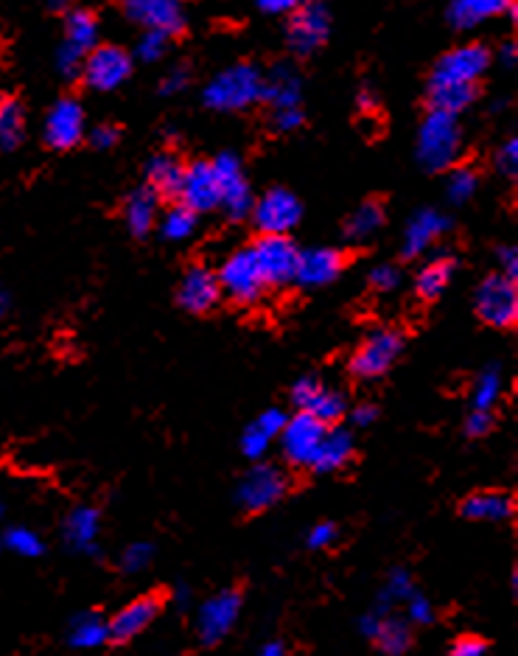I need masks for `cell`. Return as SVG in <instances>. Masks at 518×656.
Returning a JSON list of instances; mask_svg holds the SVG:
<instances>
[{"label": "cell", "instance_id": "1", "mask_svg": "<svg viewBox=\"0 0 518 656\" xmlns=\"http://www.w3.org/2000/svg\"><path fill=\"white\" fill-rule=\"evenodd\" d=\"M263 96V73L258 71L256 64L241 62L233 64L230 71L219 73L213 82L205 90V105L210 110L221 112H239L247 110L250 105L261 101Z\"/></svg>", "mask_w": 518, "mask_h": 656}, {"label": "cell", "instance_id": "2", "mask_svg": "<svg viewBox=\"0 0 518 656\" xmlns=\"http://www.w3.org/2000/svg\"><path fill=\"white\" fill-rule=\"evenodd\" d=\"M462 147L460 123L446 112H429L420 123L418 158L429 171H446L457 163Z\"/></svg>", "mask_w": 518, "mask_h": 656}, {"label": "cell", "instance_id": "3", "mask_svg": "<svg viewBox=\"0 0 518 656\" xmlns=\"http://www.w3.org/2000/svg\"><path fill=\"white\" fill-rule=\"evenodd\" d=\"M401 351L404 337L398 335L396 328H376L353 351L348 370L356 379H379V376H385L398 362Z\"/></svg>", "mask_w": 518, "mask_h": 656}, {"label": "cell", "instance_id": "4", "mask_svg": "<svg viewBox=\"0 0 518 656\" xmlns=\"http://www.w3.org/2000/svg\"><path fill=\"white\" fill-rule=\"evenodd\" d=\"M250 250L267 289L286 287L298 278L300 250L289 236H258Z\"/></svg>", "mask_w": 518, "mask_h": 656}, {"label": "cell", "instance_id": "5", "mask_svg": "<svg viewBox=\"0 0 518 656\" xmlns=\"http://www.w3.org/2000/svg\"><path fill=\"white\" fill-rule=\"evenodd\" d=\"M99 42V18L90 9H68L64 14V46L59 51V68L64 77L77 79L88 53Z\"/></svg>", "mask_w": 518, "mask_h": 656}, {"label": "cell", "instance_id": "6", "mask_svg": "<svg viewBox=\"0 0 518 656\" xmlns=\"http://www.w3.org/2000/svg\"><path fill=\"white\" fill-rule=\"evenodd\" d=\"M216 278H219L221 292L241 306L258 304L263 298V292H267V284H263L261 270H258L256 256H252L250 247H241L233 256H228V261L221 265Z\"/></svg>", "mask_w": 518, "mask_h": 656}, {"label": "cell", "instance_id": "7", "mask_svg": "<svg viewBox=\"0 0 518 656\" xmlns=\"http://www.w3.org/2000/svg\"><path fill=\"white\" fill-rule=\"evenodd\" d=\"M490 64V51L479 42L460 46L455 51L442 53L437 59L435 71L429 77V88H446V85H479Z\"/></svg>", "mask_w": 518, "mask_h": 656}, {"label": "cell", "instance_id": "8", "mask_svg": "<svg viewBox=\"0 0 518 656\" xmlns=\"http://www.w3.org/2000/svg\"><path fill=\"white\" fill-rule=\"evenodd\" d=\"M477 315L479 320L494 328H512L518 320V292L516 281L496 272L488 276L477 289Z\"/></svg>", "mask_w": 518, "mask_h": 656}, {"label": "cell", "instance_id": "9", "mask_svg": "<svg viewBox=\"0 0 518 656\" xmlns=\"http://www.w3.org/2000/svg\"><path fill=\"white\" fill-rule=\"evenodd\" d=\"M326 433V424H320L315 416H309V413H298V416L286 421L283 433H280L283 457L295 466V469H311Z\"/></svg>", "mask_w": 518, "mask_h": 656}, {"label": "cell", "instance_id": "10", "mask_svg": "<svg viewBox=\"0 0 518 656\" xmlns=\"http://www.w3.org/2000/svg\"><path fill=\"white\" fill-rule=\"evenodd\" d=\"M331 31V14L322 3H298L286 23V40L298 57H311Z\"/></svg>", "mask_w": 518, "mask_h": 656}, {"label": "cell", "instance_id": "11", "mask_svg": "<svg viewBox=\"0 0 518 656\" xmlns=\"http://www.w3.org/2000/svg\"><path fill=\"white\" fill-rule=\"evenodd\" d=\"M79 77L88 88L107 93L121 88L132 77V57L121 46H96L84 59Z\"/></svg>", "mask_w": 518, "mask_h": 656}, {"label": "cell", "instance_id": "12", "mask_svg": "<svg viewBox=\"0 0 518 656\" xmlns=\"http://www.w3.org/2000/svg\"><path fill=\"white\" fill-rule=\"evenodd\" d=\"M289 491V477L275 466H256L245 475L236 491V503L247 514H261V510L272 508L275 503L286 497Z\"/></svg>", "mask_w": 518, "mask_h": 656}, {"label": "cell", "instance_id": "13", "mask_svg": "<svg viewBox=\"0 0 518 656\" xmlns=\"http://www.w3.org/2000/svg\"><path fill=\"white\" fill-rule=\"evenodd\" d=\"M216 171V180H219V193L221 206L233 222L247 219V213H252V191L250 182H247L245 169H241V160L236 155L225 152L216 160H210Z\"/></svg>", "mask_w": 518, "mask_h": 656}, {"label": "cell", "instance_id": "14", "mask_svg": "<svg viewBox=\"0 0 518 656\" xmlns=\"http://www.w3.org/2000/svg\"><path fill=\"white\" fill-rule=\"evenodd\" d=\"M303 217V206L286 188H272L258 202H252V219H256L261 236H286Z\"/></svg>", "mask_w": 518, "mask_h": 656}, {"label": "cell", "instance_id": "15", "mask_svg": "<svg viewBox=\"0 0 518 656\" xmlns=\"http://www.w3.org/2000/svg\"><path fill=\"white\" fill-rule=\"evenodd\" d=\"M84 138V110L73 96H64L48 110L46 127H42V141L53 152H68L79 147Z\"/></svg>", "mask_w": 518, "mask_h": 656}, {"label": "cell", "instance_id": "16", "mask_svg": "<svg viewBox=\"0 0 518 656\" xmlns=\"http://www.w3.org/2000/svg\"><path fill=\"white\" fill-rule=\"evenodd\" d=\"M241 612V593L239 589H225L202 604L197 615V632L205 645H216L228 637L230 628L236 626Z\"/></svg>", "mask_w": 518, "mask_h": 656}, {"label": "cell", "instance_id": "17", "mask_svg": "<svg viewBox=\"0 0 518 656\" xmlns=\"http://www.w3.org/2000/svg\"><path fill=\"white\" fill-rule=\"evenodd\" d=\"M123 14L132 23L143 26L146 31L163 34L169 40L186 31V12L180 3H171V0H132V3H123Z\"/></svg>", "mask_w": 518, "mask_h": 656}, {"label": "cell", "instance_id": "18", "mask_svg": "<svg viewBox=\"0 0 518 656\" xmlns=\"http://www.w3.org/2000/svg\"><path fill=\"white\" fill-rule=\"evenodd\" d=\"M166 606V595L163 593H149V595H140V598H135L132 604L123 606L121 612H118L112 620H107V626H110V639L112 643H129V639H135L138 634H143L146 628L152 626L155 620L160 617V612H163Z\"/></svg>", "mask_w": 518, "mask_h": 656}, {"label": "cell", "instance_id": "19", "mask_svg": "<svg viewBox=\"0 0 518 656\" xmlns=\"http://www.w3.org/2000/svg\"><path fill=\"white\" fill-rule=\"evenodd\" d=\"M180 206H186L193 213H208L221 206L219 180H216L213 163L197 160V163L186 166V180H182L180 188Z\"/></svg>", "mask_w": 518, "mask_h": 656}, {"label": "cell", "instance_id": "20", "mask_svg": "<svg viewBox=\"0 0 518 656\" xmlns=\"http://www.w3.org/2000/svg\"><path fill=\"white\" fill-rule=\"evenodd\" d=\"M219 298L221 287L216 272L208 270L205 265L188 267L180 281V289H177V304L186 311H191V315H208V311L216 309Z\"/></svg>", "mask_w": 518, "mask_h": 656}, {"label": "cell", "instance_id": "21", "mask_svg": "<svg viewBox=\"0 0 518 656\" xmlns=\"http://www.w3.org/2000/svg\"><path fill=\"white\" fill-rule=\"evenodd\" d=\"M348 267V252L333 250V247H320V250L300 252L298 278L295 281L303 287H322L339 278Z\"/></svg>", "mask_w": 518, "mask_h": 656}, {"label": "cell", "instance_id": "22", "mask_svg": "<svg viewBox=\"0 0 518 656\" xmlns=\"http://www.w3.org/2000/svg\"><path fill=\"white\" fill-rule=\"evenodd\" d=\"M186 180V163L177 152H160L146 166V188L158 200H180V188Z\"/></svg>", "mask_w": 518, "mask_h": 656}, {"label": "cell", "instance_id": "23", "mask_svg": "<svg viewBox=\"0 0 518 656\" xmlns=\"http://www.w3.org/2000/svg\"><path fill=\"white\" fill-rule=\"evenodd\" d=\"M367 637H373L376 645L385 650L387 656H401L404 650L412 645V632L404 620L398 617H381V615H367L361 620Z\"/></svg>", "mask_w": 518, "mask_h": 656}, {"label": "cell", "instance_id": "24", "mask_svg": "<svg viewBox=\"0 0 518 656\" xmlns=\"http://www.w3.org/2000/svg\"><path fill=\"white\" fill-rule=\"evenodd\" d=\"M449 230V219L442 217L437 211H420L415 213L412 222H409L407 233H404V247L401 256L404 258H418L437 236H442Z\"/></svg>", "mask_w": 518, "mask_h": 656}, {"label": "cell", "instance_id": "25", "mask_svg": "<svg viewBox=\"0 0 518 656\" xmlns=\"http://www.w3.org/2000/svg\"><path fill=\"white\" fill-rule=\"evenodd\" d=\"M158 197L146 186L135 188L132 193L123 202V219H127V228L135 239H146V236L155 230L158 222Z\"/></svg>", "mask_w": 518, "mask_h": 656}, {"label": "cell", "instance_id": "26", "mask_svg": "<svg viewBox=\"0 0 518 656\" xmlns=\"http://www.w3.org/2000/svg\"><path fill=\"white\" fill-rule=\"evenodd\" d=\"M516 503L507 491H477L460 503V514L474 521H505L510 519Z\"/></svg>", "mask_w": 518, "mask_h": 656}, {"label": "cell", "instance_id": "27", "mask_svg": "<svg viewBox=\"0 0 518 656\" xmlns=\"http://www.w3.org/2000/svg\"><path fill=\"white\" fill-rule=\"evenodd\" d=\"M350 457H353V435L345 427H328L311 471H320V475H326V471H339L350 464Z\"/></svg>", "mask_w": 518, "mask_h": 656}, {"label": "cell", "instance_id": "28", "mask_svg": "<svg viewBox=\"0 0 518 656\" xmlns=\"http://www.w3.org/2000/svg\"><path fill=\"white\" fill-rule=\"evenodd\" d=\"M457 258L455 256H437L431 261H426V267H420V272L415 276V292L420 300H435L440 298L442 289L449 287V281L455 278Z\"/></svg>", "mask_w": 518, "mask_h": 656}, {"label": "cell", "instance_id": "29", "mask_svg": "<svg viewBox=\"0 0 518 656\" xmlns=\"http://www.w3.org/2000/svg\"><path fill=\"white\" fill-rule=\"evenodd\" d=\"M26 138V107L18 96L0 93V149H18Z\"/></svg>", "mask_w": 518, "mask_h": 656}, {"label": "cell", "instance_id": "30", "mask_svg": "<svg viewBox=\"0 0 518 656\" xmlns=\"http://www.w3.org/2000/svg\"><path fill=\"white\" fill-rule=\"evenodd\" d=\"M477 99L479 85H446V88H429V93H426L429 112H446V116L455 118Z\"/></svg>", "mask_w": 518, "mask_h": 656}, {"label": "cell", "instance_id": "31", "mask_svg": "<svg viewBox=\"0 0 518 656\" xmlns=\"http://www.w3.org/2000/svg\"><path fill=\"white\" fill-rule=\"evenodd\" d=\"M263 101L272 105V110H295L300 105V79L286 68H275L269 79H263Z\"/></svg>", "mask_w": 518, "mask_h": 656}, {"label": "cell", "instance_id": "32", "mask_svg": "<svg viewBox=\"0 0 518 656\" xmlns=\"http://www.w3.org/2000/svg\"><path fill=\"white\" fill-rule=\"evenodd\" d=\"M385 222H387L385 200H381V197H370V200L361 202L359 211L345 222V236H348L350 241L370 239V236H373Z\"/></svg>", "mask_w": 518, "mask_h": 656}, {"label": "cell", "instance_id": "33", "mask_svg": "<svg viewBox=\"0 0 518 656\" xmlns=\"http://www.w3.org/2000/svg\"><path fill=\"white\" fill-rule=\"evenodd\" d=\"M68 639H70V645L79 650L99 648V645L110 643V626H107L104 617L96 615V612H84V615L73 617Z\"/></svg>", "mask_w": 518, "mask_h": 656}, {"label": "cell", "instance_id": "34", "mask_svg": "<svg viewBox=\"0 0 518 656\" xmlns=\"http://www.w3.org/2000/svg\"><path fill=\"white\" fill-rule=\"evenodd\" d=\"M99 536V510L96 508H77L64 519V539L70 547L90 553Z\"/></svg>", "mask_w": 518, "mask_h": 656}, {"label": "cell", "instance_id": "35", "mask_svg": "<svg viewBox=\"0 0 518 656\" xmlns=\"http://www.w3.org/2000/svg\"><path fill=\"white\" fill-rule=\"evenodd\" d=\"M499 12H516V9L510 3H496V0H460L449 7V20L457 29H471Z\"/></svg>", "mask_w": 518, "mask_h": 656}, {"label": "cell", "instance_id": "36", "mask_svg": "<svg viewBox=\"0 0 518 656\" xmlns=\"http://www.w3.org/2000/svg\"><path fill=\"white\" fill-rule=\"evenodd\" d=\"M303 413L315 416L317 421L326 424V427H337V424L348 416V405H345L342 392H333L322 387V390L317 392V399L309 405V410Z\"/></svg>", "mask_w": 518, "mask_h": 656}, {"label": "cell", "instance_id": "37", "mask_svg": "<svg viewBox=\"0 0 518 656\" xmlns=\"http://www.w3.org/2000/svg\"><path fill=\"white\" fill-rule=\"evenodd\" d=\"M193 228H197V213L188 211V208L180 206V202H177V206L166 213L163 225H160L163 236L171 241L188 239V236L193 233Z\"/></svg>", "mask_w": 518, "mask_h": 656}, {"label": "cell", "instance_id": "38", "mask_svg": "<svg viewBox=\"0 0 518 656\" xmlns=\"http://www.w3.org/2000/svg\"><path fill=\"white\" fill-rule=\"evenodd\" d=\"M479 186V175L471 169V166H457V169L449 171V182H446V191H449L451 202L462 206L466 200H471L474 191Z\"/></svg>", "mask_w": 518, "mask_h": 656}, {"label": "cell", "instance_id": "39", "mask_svg": "<svg viewBox=\"0 0 518 656\" xmlns=\"http://www.w3.org/2000/svg\"><path fill=\"white\" fill-rule=\"evenodd\" d=\"M3 545L23 558H37V556H42V550H46V545H42L40 536L29 528H12L7 536H3Z\"/></svg>", "mask_w": 518, "mask_h": 656}, {"label": "cell", "instance_id": "40", "mask_svg": "<svg viewBox=\"0 0 518 656\" xmlns=\"http://www.w3.org/2000/svg\"><path fill=\"white\" fill-rule=\"evenodd\" d=\"M499 370L490 368L485 370L482 376H479L477 381V390H474V410H485V413H494V405L496 399H499Z\"/></svg>", "mask_w": 518, "mask_h": 656}, {"label": "cell", "instance_id": "41", "mask_svg": "<svg viewBox=\"0 0 518 656\" xmlns=\"http://www.w3.org/2000/svg\"><path fill=\"white\" fill-rule=\"evenodd\" d=\"M269 444H272V435H269L267 429L258 427L256 421H252L250 427L245 429V435H241V451H245L247 457H252V460L263 457V451L269 449Z\"/></svg>", "mask_w": 518, "mask_h": 656}, {"label": "cell", "instance_id": "42", "mask_svg": "<svg viewBox=\"0 0 518 656\" xmlns=\"http://www.w3.org/2000/svg\"><path fill=\"white\" fill-rule=\"evenodd\" d=\"M322 390V381L317 379V376H303V379L295 381V387H291V401L300 407V413L309 410L311 401L317 399V392Z\"/></svg>", "mask_w": 518, "mask_h": 656}, {"label": "cell", "instance_id": "43", "mask_svg": "<svg viewBox=\"0 0 518 656\" xmlns=\"http://www.w3.org/2000/svg\"><path fill=\"white\" fill-rule=\"evenodd\" d=\"M169 37L163 34H155V31H146L143 40L138 42V57L143 59V62H158L160 57L166 53V48H169Z\"/></svg>", "mask_w": 518, "mask_h": 656}, {"label": "cell", "instance_id": "44", "mask_svg": "<svg viewBox=\"0 0 518 656\" xmlns=\"http://www.w3.org/2000/svg\"><path fill=\"white\" fill-rule=\"evenodd\" d=\"M488 654V643H485L482 637H477V634H466V637L455 639V645H451L449 656H485Z\"/></svg>", "mask_w": 518, "mask_h": 656}, {"label": "cell", "instance_id": "45", "mask_svg": "<svg viewBox=\"0 0 518 656\" xmlns=\"http://www.w3.org/2000/svg\"><path fill=\"white\" fill-rule=\"evenodd\" d=\"M118 141H121V127H116V123H101L90 132V143L96 149H112Z\"/></svg>", "mask_w": 518, "mask_h": 656}, {"label": "cell", "instance_id": "46", "mask_svg": "<svg viewBox=\"0 0 518 656\" xmlns=\"http://www.w3.org/2000/svg\"><path fill=\"white\" fill-rule=\"evenodd\" d=\"M337 539H339L337 525H331V521H320V525H315V528H311L309 547H315V550H322V547H331Z\"/></svg>", "mask_w": 518, "mask_h": 656}, {"label": "cell", "instance_id": "47", "mask_svg": "<svg viewBox=\"0 0 518 656\" xmlns=\"http://www.w3.org/2000/svg\"><path fill=\"white\" fill-rule=\"evenodd\" d=\"M494 424H496L494 413L471 410V416H468L466 421V433L471 435V438H482V435H488L490 429H494Z\"/></svg>", "mask_w": 518, "mask_h": 656}, {"label": "cell", "instance_id": "48", "mask_svg": "<svg viewBox=\"0 0 518 656\" xmlns=\"http://www.w3.org/2000/svg\"><path fill=\"white\" fill-rule=\"evenodd\" d=\"M272 127L278 132H295L298 127H303V112H300V107H295V110H275Z\"/></svg>", "mask_w": 518, "mask_h": 656}, {"label": "cell", "instance_id": "49", "mask_svg": "<svg viewBox=\"0 0 518 656\" xmlns=\"http://www.w3.org/2000/svg\"><path fill=\"white\" fill-rule=\"evenodd\" d=\"M370 287L376 289V292H390V289L398 287V270L396 267L385 265V267H376L373 272H370Z\"/></svg>", "mask_w": 518, "mask_h": 656}, {"label": "cell", "instance_id": "50", "mask_svg": "<svg viewBox=\"0 0 518 656\" xmlns=\"http://www.w3.org/2000/svg\"><path fill=\"white\" fill-rule=\"evenodd\" d=\"M407 609H409V620L412 623H420V626H426V623H431V606L429 600L424 598V595H409L407 598Z\"/></svg>", "mask_w": 518, "mask_h": 656}, {"label": "cell", "instance_id": "51", "mask_svg": "<svg viewBox=\"0 0 518 656\" xmlns=\"http://www.w3.org/2000/svg\"><path fill=\"white\" fill-rule=\"evenodd\" d=\"M496 163H499V169L505 171L507 177H516V171H518V141H507L505 147H501V152L496 155Z\"/></svg>", "mask_w": 518, "mask_h": 656}, {"label": "cell", "instance_id": "52", "mask_svg": "<svg viewBox=\"0 0 518 656\" xmlns=\"http://www.w3.org/2000/svg\"><path fill=\"white\" fill-rule=\"evenodd\" d=\"M149 558H152V547L149 545H135L129 547L127 553H123V569H143L146 564H149Z\"/></svg>", "mask_w": 518, "mask_h": 656}, {"label": "cell", "instance_id": "53", "mask_svg": "<svg viewBox=\"0 0 518 656\" xmlns=\"http://www.w3.org/2000/svg\"><path fill=\"white\" fill-rule=\"evenodd\" d=\"M286 421H289V418H286V413H283V410H278V407H272V410L263 413V416L258 418L256 424H258V427H261V429H267V433L275 438V435L283 433Z\"/></svg>", "mask_w": 518, "mask_h": 656}, {"label": "cell", "instance_id": "54", "mask_svg": "<svg viewBox=\"0 0 518 656\" xmlns=\"http://www.w3.org/2000/svg\"><path fill=\"white\" fill-rule=\"evenodd\" d=\"M387 593H390L392 598H409V595H412V586H409V575L407 573H392L390 589H387Z\"/></svg>", "mask_w": 518, "mask_h": 656}, {"label": "cell", "instance_id": "55", "mask_svg": "<svg viewBox=\"0 0 518 656\" xmlns=\"http://www.w3.org/2000/svg\"><path fill=\"white\" fill-rule=\"evenodd\" d=\"M499 258H501V265H505V272H501V276H507L510 281H516V276H518V252L512 250V247H501Z\"/></svg>", "mask_w": 518, "mask_h": 656}, {"label": "cell", "instance_id": "56", "mask_svg": "<svg viewBox=\"0 0 518 656\" xmlns=\"http://www.w3.org/2000/svg\"><path fill=\"white\" fill-rule=\"evenodd\" d=\"M188 79H191L188 68H177V71H171L169 77H166L163 93H175V90H182L188 85Z\"/></svg>", "mask_w": 518, "mask_h": 656}, {"label": "cell", "instance_id": "57", "mask_svg": "<svg viewBox=\"0 0 518 656\" xmlns=\"http://www.w3.org/2000/svg\"><path fill=\"white\" fill-rule=\"evenodd\" d=\"M350 418H353V424H359V427H370V424L379 418V407L359 405L353 413H350Z\"/></svg>", "mask_w": 518, "mask_h": 656}, {"label": "cell", "instance_id": "58", "mask_svg": "<svg viewBox=\"0 0 518 656\" xmlns=\"http://www.w3.org/2000/svg\"><path fill=\"white\" fill-rule=\"evenodd\" d=\"M295 7L298 3H291V0H269V3H258V9L267 14H278V12H295Z\"/></svg>", "mask_w": 518, "mask_h": 656}, {"label": "cell", "instance_id": "59", "mask_svg": "<svg viewBox=\"0 0 518 656\" xmlns=\"http://www.w3.org/2000/svg\"><path fill=\"white\" fill-rule=\"evenodd\" d=\"M356 105H359V112H376V110H379V101H376V96L370 93V90H361L359 99H356Z\"/></svg>", "mask_w": 518, "mask_h": 656}, {"label": "cell", "instance_id": "60", "mask_svg": "<svg viewBox=\"0 0 518 656\" xmlns=\"http://www.w3.org/2000/svg\"><path fill=\"white\" fill-rule=\"evenodd\" d=\"M258 656H283V645H280V643L267 645V648H263Z\"/></svg>", "mask_w": 518, "mask_h": 656}, {"label": "cell", "instance_id": "61", "mask_svg": "<svg viewBox=\"0 0 518 656\" xmlns=\"http://www.w3.org/2000/svg\"><path fill=\"white\" fill-rule=\"evenodd\" d=\"M0 514H3V505H0Z\"/></svg>", "mask_w": 518, "mask_h": 656}]
</instances>
